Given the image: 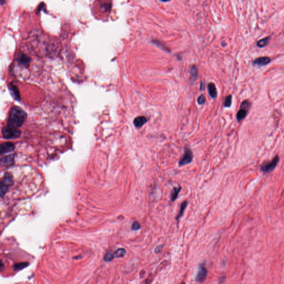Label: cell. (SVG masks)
Returning a JSON list of instances; mask_svg holds the SVG:
<instances>
[{"instance_id": "1", "label": "cell", "mask_w": 284, "mask_h": 284, "mask_svg": "<svg viewBox=\"0 0 284 284\" xmlns=\"http://www.w3.org/2000/svg\"><path fill=\"white\" fill-rule=\"evenodd\" d=\"M26 118V112L20 107L15 106L10 111L7 125L19 129L24 123Z\"/></svg>"}, {"instance_id": "2", "label": "cell", "mask_w": 284, "mask_h": 284, "mask_svg": "<svg viewBox=\"0 0 284 284\" xmlns=\"http://www.w3.org/2000/svg\"><path fill=\"white\" fill-rule=\"evenodd\" d=\"M251 106V103L248 100H244L240 106V109L236 114V120L238 123L242 121L246 117L249 109Z\"/></svg>"}, {"instance_id": "3", "label": "cell", "mask_w": 284, "mask_h": 284, "mask_svg": "<svg viewBox=\"0 0 284 284\" xmlns=\"http://www.w3.org/2000/svg\"><path fill=\"white\" fill-rule=\"evenodd\" d=\"M2 134L3 137L7 139H14L18 138L21 134L19 129L11 127L10 126H6L3 127L2 129Z\"/></svg>"}, {"instance_id": "4", "label": "cell", "mask_w": 284, "mask_h": 284, "mask_svg": "<svg viewBox=\"0 0 284 284\" xmlns=\"http://www.w3.org/2000/svg\"><path fill=\"white\" fill-rule=\"evenodd\" d=\"M13 183L12 177L9 173L6 174L4 179L0 182V196L3 197L8 192L9 186Z\"/></svg>"}, {"instance_id": "5", "label": "cell", "mask_w": 284, "mask_h": 284, "mask_svg": "<svg viewBox=\"0 0 284 284\" xmlns=\"http://www.w3.org/2000/svg\"><path fill=\"white\" fill-rule=\"evenodd\" d=\"M193 159V153L192 150L188 147H184V155L180 159L179 166L182 167L191 163Z\"/></svg>"}, {"instance_id": "6", "label": "cell", "mask_w": 284, "mask_h": 284, "mask_svg": "<svg viewBox=\"0 0 284 284\" xmlns=\"http://www.w3.org/2000/svg\"><path fill=\"white\" fill-rule=\"evenodd\" d=\"M279 160V157L277 155L276 156L271 162L262 165L260 167V170L263 173H270L272 172L277 166Z\"/></svg>"}, {"instance_id": "7", "label": "cell", "mask_w": 284, "mask_h": 284, "mask_svg": "<svg viewBox=\"0 0 284 284\" xmlns=\"http://www.w3.org/2000/svg\"><path fill=\"white\" fill-rule=\"evenodd\" d=\"M207 274H208V271L206 269L205 266L204 265L199 266L196 276V281L199 283L203 282L206 280Z\"/></svg>"}, {"instance_id": "8", "label": "cell", "mask_w": 284, "mask_h": 284, "mask_svg": "<svg viewBox=\"0 0 284 284\" xmlns=\"http://www.w3.org/2000/svg\"><path fill=\"white\" fill-rule=\"evenodd\" d=\"M15 145L12 142H5L0 144V154H3L12 152Z\"/></svg>"}, {"instance_id": "9", "label": "cell", "mask_w": 284, "mask_h": 284, "mask_svg": "<svg viewBox=\"0 0 284 284\" xmlns=\"http://www.w3.org/2000/svg\"><path fill=\"white\" fill-rule=\"evenodd\" d=\"M9 89L12 96L17 100H20L21 96L19 88L17 86L13 83H10L9 85Z\"/></svg>"}, {"instance_id": "10", "label": "cell", "mask_w": 284, "mask_h": 284, "mask_svg": "<svg viewBox=\"0 0 284 284\" xmlns=\"http://www.w3.org/2000/svg\"><path fill=\"white\" fill-rule=\"evenodd\" d=\"M271 61V59L268 57H262L256 59L254 61V64L259 66H263L269 64Z\"/></svg>"}, {"instance_id": "11", "label": "cell", "mask_w": 284, "mask_h": 284, "mask_svg": "<svg viewBox=\"0 0 284 284\" xmlns=\"http://www.w3.org/2000/svg\"><path fill=\"white\" fill-rule=\"evenodd\" d=\"M31 61V59L25 54L21 55L19 59V61L20 65H21L23 66H25V67H28L29 66Z\"/></svg>"}, {"instance_id": "12", "label": "cell", "mask_w": 284, "mask_h": 284, "mask_svg": "<svg viewBox=\"0 0 284 284\" xmlns=\"http://www.w3.org/2000/svg\"><path fill=\"white\" fill-rule=\"evenodd\" d=\"M1 163L5 166H11L13 164L14 162V156L13 155H11L7 157H3L1 160H0Z\"/></svg>"}, {"instance_id": "13", "label": "cell", "mask_w": 284, "mask_h": 284, "mask_svg": "<svg viewBox=\"0 0 284 284\" xmlns=\"http://www.w3.org/2000/svg\"><path fill=\"white\" fill-rule=\"evenodd\" d=\"M208 92L210 96L212 98H216L217 97V90L215 86L214 83H209L208 85Z\"/></svg>"}, {"instance_id": "14", "label": "cell", "mask_w": 284, "mask_h": 284, "mask_svg": "<svg viewBox=\"0 0 284 284\" xmlns=\"http://www.w3.org/2000/svg\"><path fill=\"white\" fill-rule=\"evenodd\" d=\"M147 119L144 116H140L136 118L134 120V124L137 128H140L142 127L144 124L146 123Z\"/></svg>"}, {"instance_id": "15", "label": "cell", "mask_w": 284, "mask_h": 284, "mask_svg": "<svg viewBox=\"0 0 284 284\" xmlns=\"http://www.w3.org/2000/svg\"><path fill=\"white\" fill-rule=\"evenodd\" d=\"M181 190H182V187L180 186L174 187L173 188L170 194V199L172 202H174L176 200Z\"/></svg>"}, {"instance_id": "16", "label": "cell", "mask_w": 284, "mask_h": 284, "mask_svg": "<svg viewBox=\"0 0 284 284\" xmlns=\"http://www.w3.org/2000/svg\"><path fill=\"white\" fill-rule=\"evenodd\" d=\"M188 202L187 200H186L184 202H183L181 205H180V210H179V213L178 214V215L176 217V220L177 221H179V219L182 217V216L184 214V213L185 212V210L188 206Z\"/></svg>"}, {"instance_id": "17", "label": "cell", "mask_w": 284, "mask_h": 284, "mask_svg": "<svg viewBox=\"0 0 284 284\" xmlns=\"http://www.w3.org/2000/svg\"><path fill=\"white\" fill-rule=\"evenodd\" d=\"M126 254V250L124 248H119L113 253V256L115 257H123Z\"/></svg>"}, {"instance_id": "18", "label": "cell", "mask_w": 284, "mask_h": 284, "mask_svg": "<svg viewBox=\"0 0 284 284\" xmlns=\"http://www.w3.org/2000/svg\"><path fill=\"white\" fill-rule=\"evenodd\" d=\"M270 40V36L266 37H265L264 39H260V40H259L257 42V46L259 47H260V48H263V47H264L266 46L267 45V44L269 43Z\"/></svg>"}, {"instance_id": "19", "label": "cell", "mask_w": 284, "mask_h": 284, "mask_svg": "<svg viewBox=\"0 0 284 284\" xmlns=\"http://www.w3.org/2000/svg\"><path fill=\"white\" fill-rule=\"evenodd\" d=\"M231 102H232V96L230 94L226 97L224 103V106L225 107H230L231 105Z\"/></svg>"}, {"instance_id": "20", "label": "cell", "mask_w": 284, "mask_h": 284, "mask_svg": "<svg viewBox=\"0 0 284 284\" xmlns=\"http://www.w3.org/2000/svg\"><path fill=\"white\" fill-rule=\"evenodd\" d=\"M29 264L27 263H21L16 264L14 265V269L15 271L20 270L26 267Z\"/></svg>"}, {"instance_id": "21", "label": "cell", "mask_w": 284, "mask_h": 284, "mask_svg": "<svg viewBox=\"0 0 284 284\" xmlns=\"http://www.w3.org/2000/svg\"><path fill=\"white\" fill-rule=\"evenodd\" d=\"M114 259V257L113 256V253L111 252H108L104 256V260L106 262H110L112 261Z\"/></svg>"}, {"instance_id": "22", "label": "cell", "mask_w": 284, "mask_h": 284, "mask_svg": "<svg viewBox=\"0 0 284 284\" xmlns=\"http://www.w3.org/2000/svg\"><path fill=\"white\" fill-rule=\"evenodd\" d=\"M191 75L193 80H195L197 77V70L195 66H193L191 69Z\"/></svg>"}, {"instance_id": "23", "label": "cell", "mask_w": 284, "mask_h": 284, "mask_svg": "<svg viewBox=\"0 0 284 284\" xmlns=\"http://www.w3.org/2000/svg\"><path fill=\"white\" fill-rule=\"evenodd\" d=\"M198 103L199 104H200V105H203L205 103V102H206V98L204 97V96L203 94H201L198 98Z\"/></svg>"}, {"instance_id": "24", "label": "cell", "mask_w": 284, "mask_h": 284, "mask_svg": "<svg viewBox=\"0 0 284 284\" xmlns=\"http://www.w3.org/2000/svg\"><path fill=\"white\" fill-rule=\"evenodd\" d=\"M140 228V225L137 221L134 222L132 225V229L133 230H138Z\"/></svg>"}, {"instance_id": "25", "label": "cell", "mask_w": 284, "mask_h": 284, "mask_svg": "<svg viewBox=\"0 0 284 284\" xmlns=\"http://www.w3.org/2000/svg\"><path fill=\"white\" fill-rule=\"evenodd\" d=\"M45 4H43V3H41V4H39V8L37 9V13H38L39 12H40L41 10H42V9H44V6H45Z\"/></svg>"}, {"instance_id": "26", "label": "cell", "mask_w": 284, "mask_h": 284, "mask_svg": "<svg viewBox=\"0 0 284 284\" xmlns=\"http://www.w3.org/2000/svg\"><path fill=\"white\" fill-rule=\"evenodd\" d=\"M162 247H163V245H159V246H157L156 249V250H155V252L157 253H159L162 250Z\"/></svg>"}, {"instance_id": "27", "label": "cell", "mask_w": 284, "mask_h": 284, "mask_svg": "<svg viewBox=\"0 0 284 284\" xmlns=\"http://www.w3.org/2000/svg\"><path fill=\"white\" fill-rule=\"evenodd\" d=\"M200 86H200V90H203V84L202 83H201Z\"/></svg>"}, {"instance_id": "28", "label": "cell", "mask_w": 284, "mask_h": 284, "mask_svg": "<svg viewBox=\"0 0 284 284\" xmlns=\"http://www.w3.org/2000/svg\"><path fill=\"white\" fill-rule=\"evenodd\" d=\"M2 266H3V264H2V262H1V261L0 260V267H2Z\"/></svg>"}, {"instance_id": "29", "label": "cell", "mask_w": 284, "mask_h": 284, "mask_svg": "<svg viewBox=\"0 0 284 284\" xmlns=\"http://www.w3.org/2000/svg\"><path fill=\"white\" fill-rule=\"evenodd\" d=\"M185 284V283H182V284Z\"/></svg>"}]
</instances>
